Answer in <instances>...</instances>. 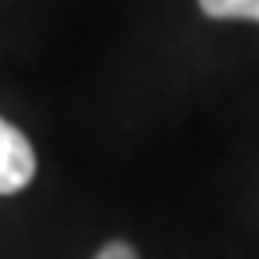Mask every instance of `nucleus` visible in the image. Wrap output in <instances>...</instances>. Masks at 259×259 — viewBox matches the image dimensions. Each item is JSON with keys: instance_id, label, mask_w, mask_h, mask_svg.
<instances>
[{"instance_id": "7ed1b4c3", "label": "nucleus", "mask_w": 259, "mask_h": 259, "mask_svg": "<svg viewBox=\"0 0 259 259\" xmlns=\"http://www.w3.org/2000/svg\"><path fill=\"white\" fill-rule=\"evenodd\" d=\"M97 259H137V252L126 241H112V245H105L101 252H97Z\"/></svg>"}, {"instance_id": "f03ea898", "label": "nucleus", "mask_w": 259, "mask_h": 259, "mask_svg": "<svg viewBox=\"0 0 259 259\" xmlns=\"http://www.w3.org/2000/svg\"><path fill=\"white\" fill-rule=\"evenodd\" d=\"M209 18H248L259 22V0H198Z\"/></svg>"}, {"instance_id": "f257e3e1", "label": "nucleus", "mask_w": 259, "mask_h": 259, "mask_svg": "<svg viewBox=\"0 0 259 259\" xmlns=\"http://www.w3.org/2000/svg\"><path fill=\"white\" fill-rule=\"evenodd\" d=\"M32 173H36L32 144L25 141V134L18 126H11L8 119H0V194L22 191L32 180Z\"/></svg>"}]
</instances>
